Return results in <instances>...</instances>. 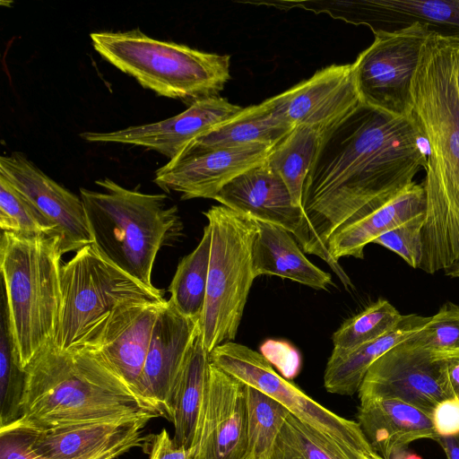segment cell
Masks as SVG:
<instances>
[{
  "label": "cell",
  "mask_w": 459,
  "mask_h": 459,
  "mask_svg": "<svg viewBox=\"0 0 459 459\" xmlns=\"http://www.w3.org/2000/svg\"><path fill=\"white\" fill-rule=\"evenodd\" d=\"M260 459H385L376 451L342 444L290 413Z\"/></svg>",
  "instance_id": "4316f807"
},
{
  "label": "cell",
  "mask_w": 459,
  "mask_h": 459,
  "mask_svg": "<svg viewBox=\"0 0 459 459\" xmlns=\"http://www.w3.org/2000/svg\"><path fill=\"white\" fill-rule=\"evenodd\" d=\"M257 224L252 251L255 278L273 275L324 290L333 285L332 275L307 258L288 230L268 222L257 221Z\"/></svg>",
  "instance_id": "cb8c5ba5"
},
{
  "label": "cell",
  "mask_w": 459,
  "mask_h": 459,
  "mask_svg": "<svg viewBox=\"0 0 459 459\" xmlns=\"http://www.w3.org/2000/svg\"><path fill=\"white\" fill-rule=\"evenodd\" d=\"M292 128L274 118L261 102L243 108L233 117L189 144L201 148L274 145Z\"/></svg>",
  "instance_id": "83f0119b"
},
{
  "label": "cell",
  "mask_w": 459,
  "mask_h": 459,
  "mask_svg": "<svg viewBox=\"0 0 459 459\" xmlns=\"http://www.w3.org/2000/svg\"><path fill=\"white\" fill-rule=\"evenodd\" d=\"M402 459H422L419 455L414 453H404Z\"/></svg>",
  "instance_id": "7bdbcfd3"
},
{
  "label": "cell",
  "mask_w": 459,
  "mask_h": 459,
  "mask_svg": "<svg viewBox=\"0 0 459 459\" xmlns=\"http://www.w3.org/2000/svg\"><path fill=\"white\" fill-rule=\"evenodd\" d=\"M359 398L390 397L411 404L431 417L436 405L454 396L445 358L406 340L378 358L368 370Z\"/></svg>",
  "instance_id": "8fae6325"
},
{
  "label": "cell",
  "mask_w": 459,
  "mask_h": 459,
  "mask_svg": "<svg viewBox=\"0 0 459 459\" xmlns=\"http://www.w3.org/2000/svg\"><path fill=\"white\" fill-rule=\"evenodd\" d=\"M436 441L444 450L447 459H459V434L438 437Z\"/></svg>",
  "instance_id": "60d3db41"
},
{
  "label": "cell",
  "mask_w": 459,
  "mask_h": 459,
  "mask_svg": "<svg viewBox=\"0 0 459 459\" xmlns=\"http://www.w3.org/2000/svg\"><path fill=\"white\" fill-rule=\"evenodd\" d=\"M445 274L450 278L459 279V261L445 270Z\"/></svg>",
  "instance_id": "b9f144b4"
},
{
  "label": "cell",
  "mask_w": 459,
  "mask_h": 459,
  "mask_svg": "<svg viewBox=\"0 0 459 459\" xmlns=\"http://www.w3.org/2000/svg\"><path fill=\"white\" fill-rule=\"evenodd\" d=\"M166 302L167 299H134L120 305L93 351L138 397L153 327Z\"/></svg>",
  "instance_id": "ffe728a7"
},
{
  "label": "cell",
  "mask_w": 459,
  "mask_h": 459,
  "mask_svg": "<svg viewBox=\"0 0 459 459\" xmlns=\"http://www.w3.org/2000/svg\"><path fill=\"white\" fill-rule=\"evenodd\" d=\"M263 102L272 116L287 126H307L322 134L350 115L361 100L352 65L344 64L317 70L308 79Z\"/></svg>",
  "instance_id": "4fadbf2b"
},
{
  "label": "cell",
  "mask_w": 459,
  "mask_h": 459,
  "mask_svg": "<svg viewBox=\"0 0 459 459\" xmlns=\"http://www.w3.org/2000/svg\"><path fill=\"white\" fill-rule=\"evenodd\" d=\"M152 419L85 423L38 431L28 429L30 446L50 459H115L135 447L146 446L144 429Z\"/></svg>",
  "instance_id": "ac0fdd59"
},
{
  "label": "cell",
  "mask_w": 459,
  "mask_h": 459,
  "mask_svg": "<svg viewBox=\"0 0 459 459\" xmlns=\"http://www.w3.org/2000/svg\"><path fill=\"white\" fill-rule=\"evenodd\" d=\"M0 227L27 236H59L56 223L0 175ZM60 237V236H59Z\"/></svg>",
  "instance_id": "d6a6232c"
},
{
  "label": "cell",
  "mask_w": 459,
  "mask_h": 459,
  "mask_svg": "<svg viewBox=\"0 0 459 459\" xmlns=\"http://www.w3.org/2000/svg\"><path fill=\"white\" fill-rule=\"evenodd\" d=\"M243 108L220 96L196 100L183 112L164 120L112 132H83L90 143H123L155 151L173 159L191 142L228 121Z\"/></svg>",
  "instance_id": "9a60e30c"
},
{
  "label": "cell",
  "mask_w": 459,
  "mask_h": 459,
  "mask_svg": "<svg viewBox=\"0 0 459 459\" xmlns=\"http://www.w3.org/2000/svg\"><path fill=\"white\" fill-rule=\"evenodd\" d=\"M149 459H189L190 451L177 447L168 431L163 429L159 434L151 435L148 445Z\"/></svg>",
  "instance_id": "f35d334b"
},
{
  "label": "cell",
  "mask_w": 459,
  "mask_h": 459,
  "mask_svg": "<svg viewBox=\"0 0 459 459\" xmlns=\"http://www.w3.org/2000/svg\"><path fill=\"white\" fill-rule=\"evenodd\" d=\"M459 37L431 30L412 80L411 115L427 143L423 256L433 274L459 261Z\"/></svg>",
  "instance_id": "7a4b0ae2"
},
{
  "label": "cell",
  "mask_w": 459,
  "mask_h": 459,
  "mask_svg": "<svg viewBox=\"0 0 459 459\" xmlns=\"http://www.w3.org/2000/svg\"><path fill=\"white\" fill-rule=\"evenodd\" d=\"M25 370L14 352L4 297L0 313V430L17 423L22 416Z\"/></svg>",
  "instance_id": "4dcf8cb0"
},
{
  "label": "cell",
  "mask_w": 459,
  "mask_h": 459,
  "mask_svg": "<svg viewBox=\"0 0 459 459\" xmlns=\"http://www.w3.org/2000/svg\"><path fill=\"white\" fill-rule=\"evenodd\" d=\"M200 332V320L181 315L167 300L153 327L138 395L169 421L176 381Z\"/></svg>",
  "instance_id": "e0dca14e"
},
{
  "label": "cell",
  "mask_w": 459,
  "mask_h": 459,
  "mask_svg": "<svg viewBox=\"0 0 459 459\" xmlns=\"http://www.w3.org/2000/svg\"><path fill=\"white\" fill-rule=\"evenodd\" d=\"M213 200L257 221L283 228L307 253L309 236L303 210L293 203L287 186L266 160L231 180Z\"/></svg>",
  "instance_id": "d6986e66"
},
{
  "label": "cell",
  "mask_w": 459,
  "mask_h": 459,
  "mask_svg": "<svg viewBox=\"0 0 459 459\" xmlns=\"http://www.w3.org/2000/svg\"><path fill=\"white\" fill-rule=\"evenodd\" d=\"M0 175L56 223L63 255L93 243L81 196L49 178L24 154L2 155Z\"/></svg>",
  "instance_id": "2e32d148"
},
{
  "label": "cell",
  "mask_w": 459,
  "mask_h": 459,
  "mask_svg": "<svg viewBox=\"0 0 459 459\" xmlns=\"http://www.w3.org/2000/svg\"><path fill=\"white\" fill-rule=\"evenodd\" d=\"M429 318L416 314L403 315L399 324L382 337L345 354H331L324 374L325 390L340 395L354 394L371 365L391 348L420 330Z\"/></svg>",
  "instance_id": "d4e9b609"
},
{
  "label": "cell",
  "mask_w": 459,
  "mask_h": 459,
  "mask_svg": "<svg viewBox=\"0 0 459 459\" xmlns=\"http://www.w3.org/2000/svg\"><path fill=\"white\" fill-rule=\"evenodd\" d=\"M211 228V255L201 336L210 353L238 333L255 276L252 251L257 221L223 205L204 212Z\"/></svg>",
  "instance_id": "ba28073f"
},
{
  "label": "cell",
  "mask_w": 459,
  "mask_h": 459,
  "mask_svg": "<svg viewBox=\"0 0 459 459\" xmlns=\"http://www.w3.org/2000/svg\"><path fill=\"white\" fill-rule=\"evenodd\" d=\"M321 132L307 126H294L270 150L266 162L287 186L293 203L302 208L305 179L316 157Z\"/></svg>",
  "instance_id": "f1b7e54d"
},
{
  "label": "cell",
  "mask_w": 459,
  "mask_h": 459,
  "mask_svg": "<svg viewBox=\"0 0 459 459\" xmlns=\"http://www.w3.org/2000/svg\"><path fill=\"white\" fill-rule=\"evenodd\" d=\"M403 316L388 300L379 299L346 320L333 334L332 355H342L393 330Z\"/></svg>",
  "instance_id": "1f68e13d"
},
{
  "label": "cell",
  "mask_w": 459,
  "mask_h": 459,
  "mask_svg": "<svg viewBox=\"0 0 459 459\" xmlns=\"http://www.w3.org/2000/svg\"><path fill=\"white\" fill-rule=\"evenodd\" d=\"M212 233L207 224L196 247L178 264L169 286L168 299L181 315L200 320L205 303Z\"/></svg>",
  "instance_id": "f546056e"
},
{
  "label": "cell",
  "mask_w": 459,
  "mask_h": 459,
  "mask_svg": "<svg viewBox=\"0 0 459 459\" xmlns=\"http://www.w3.org/2000/svg\"><path fill=\"white\" fill-rule=\"evenodd\" d=\"M422 140L412 115L395 116L362 102L321 134L302 193L307 254L323 259L346 290L353 284L331 257L327 241L414 181L427 167Z\"/></svg>",
  "instance_id": "6da1fadb"
},
{
  "label": "cell",
  "mask_w": 459,
  "mask_h": 459,
  "mask_svg": "<svg viewBox=\"0 0 459 459\" xmlns=\"http://www.w3.org/2000/svg\"><path fill=\"white\" fill-rule=\"evenodd\" d=\"M406 341L442 358L459 353V305L444 303L429 322Z\"/></svg>",
  "instance_id": "e575fe53"
},
{
  "label": "cell",
  "mask_w": 459,
  "mask_h": 459,
  "mask_svg": "<svg viewBox=\"0 0 459 459\" xmlns=\"http://www.w3.org/2000/svg\"><path fill=\"white\" fill-rule=\"evenodd\" d=\"M209 359L243 384L275 399L292 415L329 437L360 450H374L358 422L335 414L310 398L280 376L263 354L232 341L215 347Z\"/></svg>",
  "instance_id": "30bf717a"
},
{
  "label": "cell",
  "mask_w": 459,
  "mask_h": 459,
  "mask_svg": "<svg viewBox=\"0 0 459 459\" xmlns=\"http://www.w3.org/2000/svg\"><path fill=\"white\" fill-rule=\"evenodd\" d=\"M343 12L342 20L367 25L374 35L423 24L442 35L459 37V0H362L344 2L342 11L327 13Z\"/></svg>",
  "instance_id": "44dd1931"
},
{
  "label": "cell",
  "mask_w": 459,
  "mask_h": 459,
  "mask_svg": "<svg viewBox=\"0 0 459 459\" xmlns=\"http://www.w3.org/2000/svg\"><path fill=\"white\" fill-rule=\"evenodd\" d=\"M273 146L201 148L188 144L155 171L153 182L168 194H180L182 200L214 199L235 178L263 163Z\"/></svg>",
  "instance_id": "5bb4252c"
},
{
  "label": "cell",
  "mask_w": 459,
  "mask_h": 459,
  "mask_svg": "<svg viewBox=\"0 0 459 459\" xmlns=\"http://www.w3.org/2000/svg\"><path fill=\"white\" fill-rule=\"evenodd\" d=\"M210 359L201 332L195 337L176 381L171 398L173 443L190 451L205 393Z\"/></svg>",
  "instance_id": "484cf974"
},
{
  "label": "cell",
  "mask_w": 459,
  "mask_h": 459,
  "mask_svg": "<svg viewBox=\"0 0 459 459\" xmlns=\"http://www.w3.org/2000/svg\"><path fill=\"white\" fill-rule=\"evenodd\" d=\"M189 459H255L249 446L246 385L211 361Z\"/></svg>",
  "instance_id": "7c38bea8"
},
{
  "label": "cell",
  "mask_w": 459,
  "mask_h": 459,
  "mask_svg": "<svg viewBox=\"0 0 459 459\" xmlns=\"http://www.w3.org/2000/svg\"><path fill=\"white\" fill-rule=\"evenodd\" d=\"M457 89H458V95H459V62H458V70H457Z\"/></svg>",
  "instance_id": "ee69618b"
},
{
  "label": "cell",
  "mask_w": 459,
  "mask_h": 459,
  "mask_svg": "<svg viewBox=\"0 0 459 459\" xmlns=\"http://www.w3.org/2000/svg\"><path fill=\"white\" fill-rule=\"evenodd\" d=\"M425 210L423 184L413 181L383 206L333 233L326 244L328 253L336 262L347 256L362 259L368 244Z\"/></svg>",
  "instance_id": "603a6c76"
},
{
  "label": "cell",
  "mask_w": 459,
  "mask_h": 459,
  "mask_svg": "<svg viewBox=\"0 0 459 459\" xmlns=\"http://www.w3.org/2000/svg\"><path fill=\"white\" fill-rule=\"evenodd\" d=\"M246 397L250 450L255 459H260L272 446L290 412L275 399L247 385Z\"/></svg>",
  "instance_id": "836d02e7"
},
{
  "label": "cell",
  "mask_w": 459,
  "mask_h": 459,
  "mask_svg": "<svg viewBox=\"0 0 459 459\" xmlns=\"http://www.w3.org/2000/svg\"><path fill=\"white\" fill-rule=\"evenodd\" d=\"M431 30L416 24L394 33H377L351 64L362 103L395 116H411V85Z\"/></svg>",
  "instance_id": "9c48e42d"
},
{
  "label": "cell",
  "mask_w": 459,
  "mask_h": 459,
  "mask_svg": "<svg viewBox=\"0 0 459 459\" xmlns=\"http://www.w3.org/2000/svg\"><path fill=\"white\" fill-rule=\"evenodd\" d=\"M95 51L159 96L193 102L219 96L230 79L229 55L151 38L139 29L90 34Z\"/></svg>",
  "instance_id": "8992f818"
},
{
  "label": "cell",
  "mask_w": 459,
  "mask_h": 459,
  "mask_svg": "<svg viewBox=\"0 0 459 459\" xmlns=\"http://www.w3.org/2000/svg\"><path fill=\"white\" fill-rule=\"evenodd\" d=\"M59 236L3 231L0 271L14 352L22 369L54 342L61 310Z\"/></svg>",
  "instance_id": "277c9868"
},
{
  "label": "cell",
  "mask_w": 459,
  "mask_h": 459,
  "mask_svg": "<svg viewBox=\"0 0 459 459\" xmlns=\"http://www.w3.org/2000/svg\"><path fill=\"white\" fill-rule=\"evenodd\" d=\"M102 191L82 187L93 245L118 268L149 288L155 258L182 223L166 194H145L104 178L95 181Z\"/></svg>",
  "instance_id": "5b68a950"
},
{
  "label": "cell",
  "mask_w": 459,
  "mask_h": 459,
  "mask_svg": "<svg viewBox=\"0 0 459 459\" xmlns=\"http://www.w3.org/2000/svg\"><path fill=\"white\" fill-rule=\"evenodd\" d=\"M24 370L22 416L13 426L49 431L161 416L93 351H65L52 342Z\"/></svg>",
  "instance_id": "3957f363"
},
{
  "label": "cell",
  "mask_w": 459,
  "mask_h": 459,
  "mask_svg": "<svg viewBox=\"0 0 459 459\" xmlns=\"http://www.w3.org/2000/svg\"><path fill=\"white\" fill-rule=\"evenodd\" d=\"M431 420L437 437L459 434V397L455 395L439 402Z\"/></svg>",
  "instance_id": "74e56055"
},
{
  "label": "cell",
  "mask_w": 459,
  "mask_h": 459,
  "mask_svg": "<svg viewBox=\"0 0 459 459\" xmlns=\"http://www.w3.org/2000/svg\"><path fill=\"white\" fill-rule=\"evenodd\" d=\"M0 459H50L33 451L29 430L13 426L0 430Z\"/></svg>",
  "instance_id": "8d00e7d4"
},
{
  "label": "cell",
  "mask_w": 459,
  "mask_h": 459,
  "mask_svg": "<svg viewBox=\"0 0 459 459\" xmlns=\"http://www.w3.org/2000/svg\"><path fill=\"white\" fill-rule=\"evenodd\" d=\"M424 223L425 212H422L382 234L372 243L394 252L411 267L420 269L423 256Z\"/></svg>",
  "instance_id": "d590c367"
},
{
  "label": "cell",
  "mask_w": 459,
  "mask_h": 459,
  "mask_svg": "<svg viewBox=\"0 0 459 459\" xmlns=\"http://www.w3.org/2000/svg\"><path fill=\"white\" fill-rule=\"evenodd\" d=\"M60 283L61 310L53 344L65 351H94L120 305L134 299H165L161 290L133 278L93 244L76 251L61 266Z\"/></svg>",
  "instance_id": "52a82bcc"
},
{
  "label": "cell",
  "mask_w": 459,
  "mask_h": 459,
  "mask_svg": "<svg viewBox=\"0 0 459 459\" xmlns=\"http://www.w3.org/2000/svg\"><path fill=\"white\" fill-rule=\"evenodd\" d=\"M358 424L372 448L385 459L419 439L437 440L431 417L396 398L359 399Z\"/></svg>",
  "instance_id": "7402d4cb"
},
{
  "label": "cell",
  "mask_w": 459,
  "mask_h": 459,
  "mask_svg": "<svg viewBox=\"0 0 459 459\" xmlns=\"http://www.w3.org/2000/svg\"><path fill=\"white\" fill-rule=\"evenodd\" d=\"M445 360L451 393L459 397V353L446 356Z\"/></svg>",
  "instance_id": "ab89813d"
}]
</instances>
